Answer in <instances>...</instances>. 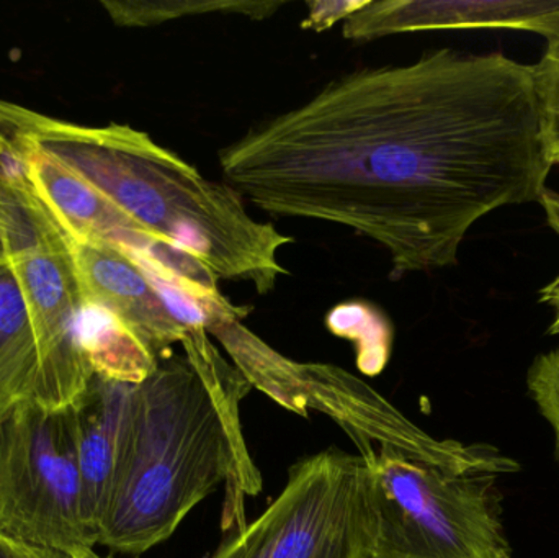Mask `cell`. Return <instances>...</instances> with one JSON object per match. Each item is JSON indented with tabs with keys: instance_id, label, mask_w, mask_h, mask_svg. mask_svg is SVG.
I'll list each match as a JSON object with an SVG mask.
<instances>
[{
	"instance_id": "6da1fadb",
	"label": "cell",
	"mask_w": 559,
	"mask_h": 558,
	"mask_svg": "<svg viewBox=\"0 0 559 558\" xmlns=\"http://www.w3.org/2000/svg\"><path fill=\"white\" fill-rule=\"evenodd\" d=\"M218 161L226 183L264 212L377 242L393 281L455 265L475 223L540 202L554 169L532 66L450 48L345 72Z\"/></svg>"
},
{
	"instance_id": "7a4b0ae2",
	"label": "cell",
	"mask_w": 559,
	"mask_h": 558,
	"mask_svg": "<svg viewBox=\"0 0 559 558\" xmlns=\"http://www.w3.org/2000/svg\"><path fill=\"white\" fill-rule=\"evenodd\" d=\"M38 143L104 200L110 245L166 281L209 290L218 281L245 282L267 295L288 274L278 254L293 239L252 218L231 186L206 179L150 134L120 124L62 128Z\"/></svg>"
},
{
	"instance_id": "3957f363",
	"label": "cell",
	"mask_w": 559,
	"mask_h": 558,
	"mask_svg": "<svg viewBox=\"0 0 559 558\" xmlns=\"http://www.w3.org/2000/svg\"><path fill=\"white\" fill-rule=\"evenodd\" d=\"M229 477L231 449L205 382L186 353L164 354L134 389L130 436L97 544L140 557L166 543Z\"/></svg>"
},
{
	"instance_id": "277c9868",
	"label": "cell",
	"mask_w": 559,
	"mask_h": 558,
	"mask_svg": "<svg viewBox=\"0 0 559 558\" xmlns=\"http://www.w3.org/2000/svg\"><path fill=\"white\" fill-rule=\"evenodd\" d=\"M378 514L373 558H512L496 478L460 475L355 439Z\"/></svg>"
},
{
	"instance_id": "5b68a950",
	"label": "cell",
	"mask_w": 559,
	"mask_h": 558,
	"mask_svg": "<svg viewBox=\"0 0 559 558\" xmlns=\"http://www.w3.org/2000/svg\"><path fill=\"white\" fill-rule=\"evenodd\" d=\"M377 541L367 462L332 448L292 465L267 510L209 558H373Z\"/></svg>"
},
{
	"instance_id": "8992f818",
	"label": "cell",
	"mask_w": 559,
	"mask_h": 558,
	"mask_svg": "<svg viewBox=\"0 0 559 558\" xmlns=\"http://www.w3.org/2000/svg\"><path fill=\"white\" fill-rule=\"evenodd\" d=\"M0 531L66 554L97 544L82 517L69 408L48 412L26 400L0 426Z\"/></svg>"
},
{
	"instance_id": "52a82bcc",
	"label": "cell",
	"mask_w": 559,
	"mask_h": 558,
	"mask_svg": "<svg viewBox=\"0 0 559 558\" xmlns=\"http://www.w3.org/2000/svg\"><path fill=\"white\" fill-rule=\"evenodd\" d=\"M275 402L296 415L306 416L308 409L324 413L352 441L364 439L452 474L499 477L521 472V464L495 446L433 438L377 390L337 366L286 357Z\"/></svg>"
},
{
	"instance_id": "ba28073f",
	"label": "cell",
	"mask_w": 559,
	"mask_h": 558,
	"mask_svg": "<svg viewBox=\"0 0 559 558\" xmlns=\"http://www.w3.org/2000/svg\"><path fill=\"white\" fill-rule=\"evenodd\" d=\"M521 29L559 45V0H365L342 23L350 41L423 29Z\"/></svg>"
},
{
	"instance_id": "9c48e42d",
	"label": "cell",
	"mask_w": 559,
	"mask_h": 558,
	"mask_svg": "<svg viewBox=\"0 0 559 558\" xmlns=\"http://www.w3.org/2000/svg\"><path fill=\"white\" fill-rule=\"evenodd\" d=\"M71 252L84 300L110 308L156 357L182 343L192 327L177 318L150 272L128 252L81 236H71Z\"/></svg>"
},
{
	"instance_id": "30bf717a",
	"label": "cell",
	"mask_w": 559,
	"mask_h": 558,
	"mask_svg": "<svg viewBox=\"0 0 559 558\" xmlns=\"http://www.w3.org/2000/svg\"><path fill=\"white\" fill-rule=\"evenodd\" d=\"M134 389L94 376L84 395L69 406L81 472L82 517L95 543L127 449Z\"/></svg>"
},
{
	"instance_id": "8fae6325",
	"label": "cell",
	"mask_w": 559,
	"mask_h": 558,
	"mask_svg": "<svg viewBox=\"0 0 559 558\" xmlns=\"http://www.w3.org/2000/svg\"><path fill=\"white\" fill-rule=\"evenodd\" d=\"M183 353L192 360L200 377L205 382L226 438L231 449V477L226 482V500L223 508V531H229L233 526L238 530L245 527L246 498L255 497L262 491V477L259 468L255 467L241 426L242 399L251 392L252 385L249 380L236 369L235 364H229L219 353L218 347L210 340L209 331L202 327L190 328L189 333L182 340Z\"/></svg>"
},
{
	"instance_id": "7c38bea8",
	"label": "cell",
	"mask_w": 559,
	"mask_h": 558,
	"mask_svg": "<svg viewBox=\"0 0 559 558\" xmlns=\"http://www.w3.org/2000/svg\"><path fill=\"white\" fill-rule=\"evenodd\" d=\"M71 331L94 376L140 385L156 370L159 357L105 305L84 300L71 318Z\"/></svg>"
},
{
	"instance_id": "4fadbf2b",
	"label": "cell",
	"mask_w": 559,
	"mask_h": 558,
	"mask_svg": "<svg viewBox=\"0 0 559 558\" xmlns=\"http://www.w3.org/2000/svg\"><path fill=\"white\" fill-rule=\"evenodd\" d=\"M328 328L355 343L361 373L377 377L383 372L393 346V330L383 314L364 304L341 305L329 313Z\"/></svg>"
},
{
	"instance_id": "5bb4252c",
	"label": "cell",
	"mask_w": 559,
	"mask_h": 558,
	"mask_svg": "<svg viewBox=\"0 0 559 558\" xmlns=\"http://www.w3.org/2000/svg\"><path fill=\"white\" fill-rule=\"evenodd\" d=\"M285 2H223V0H163V2L107 3L121 25L156 26L183 16L236 13L251 20L274 15Z\"/></svg>"
},
{
	"instance_id": "9a60e30c",
	"label": "cell",
	"mask_w": 559,
	"mask_h": 558,
	"mask_svg": "<svg viewBox=\"0 0 559 558\" xmlns=\"http://www.w3.org/2000/svg\"><path fill=\"white\" fill-rule=\"evenodd\" d=\"M534 71L540 136L551 167L559 166V45H548Z\"/></svg>"
},
{
	"instance_id": "2e32d148",
	"label": "cell",
	"mask_w": 559,
	"mask_h": 558,
	"mask_svg": "<svg viewBox=\"0 0 559 558\" xmlns=\"http://www.w3.org/2000/svg\"><path fill=\"white\" fill-rule=\"evenodd\" d=\"M9 144L0 136V154ZM16 192L0 174V275L15 269L23 251L33 239L32 225L25 219V209L16 202Z\"/></svg>"
},
{
	"instance_id": "e0dca14e",
	"label": "cell",
	"mask_w": 559,
	"mask_h": 558,
	"mask_svg": "<svg viewBox=\"0 0 559 558\" xmlns=\"http://www.w3.org/2000/svg\"><path fill=\"white\" fill-rule=\"evenodd\" d=\"M527 389L538 412L554 431L559 462V346L534 360L528 369Z\"/></svg>"
},
{
	"instance_id": "ac0fdd59",
	"label": "cell",
	"mask_w": 559,
	"mask_h": 558,
	"mask_svg": "<svg viewBox=\"0 0 559 558\" xmlns=\"http://www.w3.org/2000/svg\"><path fill=\"white\" fill-rule=\"evenodd\" d=\"M365 0H344V2H308L309 15L305 22L301 23L302 28L322 29L331 28L337 22H344L347 16H350L355 10L364 5Z\"/></svg>"
},
{
	"instance_id": "d6986e66",
	"label": "cell",
	"mask_w": 559,
	"mask_h": 558,
	"mask_svg": "<svg viewBox=\"0 0 559 558\" xmlns=\"http://www.w3.org/2000/svg\"><path fill=\"white\" fill-rule=\"evenodd\" d=\"M0 558H71L64 550L55 547L36 546L15 539L0 531Z\"/></svg>"
},
{
	"instance_id": "ffe728a7",
	"label": "cell",
	"mask_w": 559,
	"mask_h": 558,
	"mask_svg": "<svg viewBox=\"0 0 559 558\" xmlns=\"http://www.w3.org/2000/svg\"><path fill=\"white\" fill-rule=\"evenodd\" d=\"M540 300L542 304H547L548 307L554 308L555 311V320L548 333L559 334V275L557 278H554L547 287L542 288Z\"/></svg>"
},
{
	"instance_id": "44dd1931",
	"label": "cell",
	"mask_w": 559,
	"mask_h": 558,
	"mask_svg": "<svg viewBox=\"0 0 559 558\" xmlns=\"http://www.w3.org/2000/svg\"><path fill=\"white\" fill-rule=\"evenodd\" d=\"M540 203L542 206H544L545 215H547L548 225H550L559 236V192L548 189L545 190Z\"/></svg>"
},
{
	"instance_id": "7402d4cb",
	"label": "cell",
	"mask_w": 559,
	"mask_h": 558,
	"mask_svg": "<svg viewBox=\"0 0 559 558\" xmlns=\"http://www.w3.org/2000/svg\"><path fill=\"white\" fill-rule=\"evenodd\" d=\"M69 557H71V558H111V557L98 556V554L95 553L94 547H91V546L75 547V549H72L71 553H69ZM133 558H141V557H133Z\"/></svg>"
}]
</instances>
